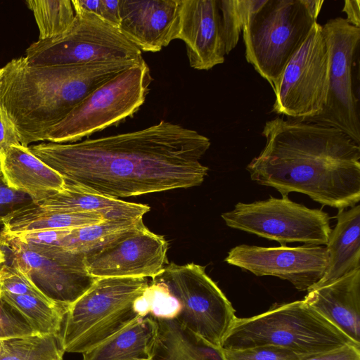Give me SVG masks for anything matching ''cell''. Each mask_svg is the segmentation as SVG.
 I'll return each instance as SVG.
<instances>
[{"label": "cell", "instance_id": "obj_1", "mask_svg": "<svg viewBox=\"0 0 360 360\" xmlns=\"http://www.w3.org/2000/svg\"><path fill=\"white\" fill-rule=\"evenodd\" d=\"M210 146L198 131L161 120L135 131L28 149L65 182L119 199L200 185L209 169L200 160Z\"/></svg>", "mask_w": 360, "mask_h": 360}, {"label": "cell", "instance_id": "obj_2", "mask_svg": "<svg viewBox=\"0 0 360 360\" xmlns=\"http://www.w3.org/2000/svg\"><path fill=\"white\" fill-rule=\"evenodd\" d=\"M266 144L247 165L258 184L308 195L339 210L360 200V146L332 127L277 117L266 122Z\"/></svg>", "mask_w": 360, "mask_h": 360}, {"label": "cell", "instance_id": "obj_3", "mask_svg": "<svg viewBox=\"0 0 360 360\" xmlns=\"http://www.w3.org/2000/svg\"><path fill=\"white\" fill-rule=\"evenodd\" d=\"M143 60L37 67L25 57L15 58L1 68L0 108L20 143L28 147L46 141L49 131L97 87Z\"/></svg>", "mask_w": 360, "mask_h": 360}, {"label": "cell", "instance_id": "obj_4", "mask_svg": "<svg viewBox=\"0 0 360 360\" xmlns=\"http://www.w3.org/2000/svg\"><path fill=\"white\" fill-rule=\"evenodd\" d=\"M147 278H101L69 306L60 339L67 352L82 353L100 345L150 313Z\"/></svg>", "mask_w": 360, "mask_h": 360}, {"label": "cell", "instance_id": "obj_5", "mask_svg": "<svg viewBox=\"0 0 360 360\" xmlns=\"http://www.w3.org/2000/svg\"><path fill=\"white\" fill-rule=\"evenodd\" d=\"M348 344L360 346L302 300L236 317L221 348L276 345L308 357Z\"/></svg>", "mask_w": 360, "mask_h": 360}, {"label": "cell", "instance_id": "obj_6", "mask_svg": "<svg viewBox=\"0 0 360 360\" xmlns=\"http://www.w3.org/2000/svg\"><path fill=\"white\" fill-rule=\"evenodd\" d=\"M323 0H264L243 28L248 63L273 88L301 46L321 11Z\"/></svg>", "mask_w": 360, "mask_h": 360}, {"label": "cell", "instance_id": "obj_7", "mask_svg": "<svg viewBox=\"0 0 360 360\" xmlns=\"http://www.w3.org/2000/svg\"><path fill=\"white\" fill-rule=\"evenodd\" d=\"M151 278L176 302L178 311L174 319L185 332L205 345L221 348L236 316L205 266L172 262Z\"/></svg>", "mask_w": 360, "mask_h": 360}, {"label": "cell", "instance_id": "obj_8", "mask_svg": "<svg viewBox=\"0 0 360 360\" xmlns=\"http://www.w3.org/2000/svg\"><path fill=\"white\" fill-rule=\"evenodd\" d=\"M153 82L145 60L118 73L78 103L47 133L46 141L77 142L131 117L144 103Z\"/></svg>", "mask_w": 360, "mask_h": 360}, {"label": "cell", "instance_id": "obj_9", "mask_svg": "<svg viewBox=\"0 0 360 360\" xmlns=\"http://www.w3.org/2000/svg\"><path fill=\"white\" fill-rule=\"evenodd\" d=\"M70 30L53 39L32 43L25 51L30 66H66L143 59L141 50L120 30L99 16L73 7Z\"/></svg>", "mask_w": 360, "mask_h": 360}, {"label": "cell", "instance_id": "obj_10", "mask_svg": "<svg viewBox=\"0 0 360 360\" xmlns=\"http://www.w3.org/2000/svg\"><path fill=\"white\" fill-rule=\"evenodd\" d=\"M322 30L330 57L327 101L321 114L305 121L338 129L360 146V28L337 17L328 20Z\"/></svg>", "mask_w": 360, "mask_h": 360}, {"label": "cell", "instance_id": "obj_11", "mask_svg": "<svg viewBox=\"0 0 360 360\" xmlns=\"http://www.w3.org/2000/svg\"><path fill=\"white\" fill-rule=\"evenodd\" d=\"M330 65L329 47L316 22L273 86V111L302 121L321 114L327 101Z\"/></svg>", "mask_w": 360, "mask_h": 360}, {"label": "cell", "instance_id": "obj_12", "mask_svg": "<svg viewBox=\"0 0 360 360\" xmlns=\"http://www.w3.org/2000/svg\"><path fill=\"white\" fill-rule=\"evenodd\" d=\"M221 216L229 227L276 240L281 245L293 242L326 245L332 231L328 213L296 203L288 196L238 202Z\"/></svg>", "mask_w": 360, "mask_h": 360}, {"label": "cell", "instance_id": "obj_13", "mask_svg": "<svg viewBox=\"0 0 360 360\" xmlns=\"http://www.w3.org/2000/svg\"><path fill=\"white\" fill-rule=\"evenodd\" d=\"M0 245L10 252L11 264L23 271L49 301L62 307L68 309L97 279L86 270L84 253L25 243L2 231Z\"/></svg>", "mask_w": 360, "mask_h": 360}, {"label": "cell", "instance_id": "obj_14", "mask_svg": "<svg viewBox=\"0 0 360 360\" xmlns=\"http://www.w3.org/2000/svg\"><path fill=\"white\" fill-rule=\"evenodd\" d=\"M167 250L165 237L142 222L84 253V262L96 278H153L168 264Z\"/></svg>", "mask_w": 360, "mask_h": 360}, {"label": "cell", "instance_id": "obj_15", "mask_svg": "<svg viewBox=\"0 0 360 360\" xmlns=\"http://www.w3.org/2000/svg\"><path fill=\"white\" fill-rule=\"evenodd\" d=\"M224 261L257 276L287 280L298 290L308 291L323 276L328 255L324 245L264 248L243 244L231 248Z\"/></svg>", "mask_w": 360, "mask_h": 360}, {"label": "cell", "instance_id": "obj_16", "mask_svg": "<svg viewBox=\"0 0 360 360\" xmlns=\"http://www.w3.org/2000/svg\"><path fill=\"white\" fill-rule=\"evenodd\" d=\"M175 39L185 43L193 69L208 70L223 63L226 53L218 0H181Z\"/></svg>", "mask_w": 360, "mask_h": 360}, {"label": "cell", "instance_id": "obj_17", "mask_svg": "<svg viewBox=\"0 0 360 360\" xmlns=\"http://www.w3.org/2000/svg\"><path fill=\"white\" fill-rule=\"evenodd\" d=\"M181 0H120L119 30L141 51L158 52L175 39Z\"/></svg>", "mask_w": 360, "mask_h": 360}, {"label": "cell", "instance_id": "obj_18", "mask_svg": "<svg viewBox=\"0 0 360 360\" xmlns=\"http://www.w3.org/2000/svg\"><path fill=\"white\" fill-rule=\"evenodd\" d=\"M303 300L360 345V268L311 288Z\"/></svg>", "mask_w": 360, "mask_h": 360}, {"label": "cell", "instance_id": "obj_19", "mask_svg": "<svg viewBox=\"0 0 360 360\" xmlns=\"http://www.w3.org/2000/svg\"><path fill=\"white\" fill-rule=\"evenodd\" d=\"M0 169L10 188L28 195L34 203L60 191L65 184L59 173L21 144L0 150Z\"/></svg>", "mask_w": 360, "mask_h": 360}, {"label": "cell", "instance_id": "obj_20", "mask_svg": "<svg viewBox=\"0 0 360 360\" xmlns=\"http://www.w3.org/2000/svg\"><path fill=\"white\" fill-rule=\"evenodd\" d=\"M335 218L336 225L326 245L328 264L323 276L312 288L332 283L360 268V205L339 210Z\"/></svg>", "mask_w": 360, "mask_h": 360}, {"label": "cell", "instance_id": "obj_21", "mask_svg": "<svg viewBox=\"0 0 360 360\" xmlns=\"http://www.w3.org/2000/svg\"><path fill=\"white\" fill-rule=\"evenodd\" d=\"M35 204L59 212H99L108 221L143 219L150 210L147 205L91 193L68 182L63 190Z\"/></svg>", "mask_w": 360, "mask_h": 360}, {"label": "cell", "instance_id": "obj_22", "mask_svg": "<svg viewBox=\"0 0 360 360\" xmlns=\"http://www.w3.org/2000/svg\"><path fill=\"white\" fill-rule=\"evenodd\" d=\"M158 333V319L150 313L84 352L82 360H155Z\"/></svg>", "mask_w": 360, "mask_h": 360}, {"label": "cell", "instance_id": "obj_23", "mask_svg": "<svg viewBox=\"0 0 360 360\" xmlns=\"http://www.w3.org/2000/svg\"><path fill=\"white\" fill-rule=\"evenodd\" d=\"M108 221L99 212H65L43 208L33 202L3 218V232L20 233L46 229H75Z\"/></svg>", "mask_w": 360, "mask_h": 360}, {"label": "cell", "instance_id": "obj_24", "mask_svg": "<svg viewBox=\"0 0 360 360\" xmlns=\"http://www.w3.org/2000/svg\"><path fill=\"white\" fill-rule=\"evenodd\" d=\"M0 297L22 316L36 333L60 334L68 309L32 295L2 292Z\"/></svg>", "mask_w": 360, "mask_h": 360}, {"label": "cell", "instance_id": "obj_25", "mask_svg": "<svg viewBox=\"0 0 360 360\" xmlns=\"http://www.w3.org/2000/svg\"><path fill=\"white\" fill-rule=\"evenodd\" d=\"M64 352L60 334L0 340V360H63Z\"/></svg>", "mask_w": 360, "mask_h": 360}, {"label": "cell", "instance_id": "obj_26", "mask_svg": "<svg viewBox=\"0 0 360 360\" xmlns=\"http://www.w3.org/2000/svg\"><path fill=\"white\" fill-rule=\"evenodd\" d=\"M39 30V40L58 37L71 27L75 12L70 0H27Z\"/></svg>", "mask_w": 360, "mask_h": 360}, {"label": "cell", "instance_id": "obj_27", "mask_svg": "<svg viewBox=\"0 0 360 360\" xmlns=\"http://www.w3.org/2000/svg\"><path fill=\"white\" fill-rule=\"evenodd\" d=\"M157 319L159 333L155 360H201L194 339L174 319Z\"/></svg>", "mask_w": 360, "mask_h": 360}, {"label": "cell", "instance_id": "obj_28", "mask_svg": "<svg viewBox=\"0 0 360 360\" xmlns=\"http://www.w3.org/2000/svg\"><path fill=\"white\" fill-rule=\"evenodd\" d=\"M142 222L143 219L105 221L75 229L56 246L68 251L86 253L104 244L120 232Z\"/></svg>", "mask_w": 360, "mask_h": 360}, {"label": "cell", "instance_id": "obj_29", "mask_svg": "<svg viewBox=\"0 0 360 360\" xmlns=\"http://www.w3.org/2000/svg\"><path fill=\"white\" fill-rule=\"evenodd\" d=\"M264 1L218 0L226 55L237 45L249 15L258 8Z\"/></svg>", "mask_w": 360, "mask_h": 360}, {"label": "cell", "instance_id": "obj_30", "mask_svg": "<svg viewBox=\"0 0 360 360\" xmlns=\"http://www.w3.org/2000/svg\"><path fill=\"white\" fill-rule=\"evenodd\" d=\"M221 349L226 360H302L307 358L290 349L276 345Z\"/></svg>", "mask_w": 360, "mask_h": 360}, {"label": "cell", "instance_id": "obj_31", "mask_svg": "<svg viewBox=\"0 0 360 360\" xmlns=\"http://www.w3.org/2000/svg\"><path fill=\"white\" fill-rule=\"evenodd\" d=\"M2 292L19 295H32L52 303L23 271L11 264H4L0 266V292Z\"/></svg>", "mask_w": 360, "mask_h": 360}, {"label": "cell", "instance_id": "obj_32", "mask_svg": "<svg viewBox=\"0 0 360 360\" xmlns=\"http://www.w3.org/2000/svg\"><path fill=\"white\" fill-rule=\"evenodd\" d=\"M34 333L22 316L0 297V340Z\"/></svg>", "mask_w": 360, "mask_h": 360}, {"label": "cell", "instance_id": "obj_33", "mask_svg": "<svg viewBox=\"0 0 360 360\" xmlns=\"http://www.w3.org/2000/svg\"><path fill=\"white\" fill-rule=\"evenodd\" d=\"M32 202V200L28 195L8 186L0 169V217L4 218Z\"/></svg>", "mask_w": 360, "mask_h": 360}, {"label": "cell", "instance_id": "obj_34", "mask_svg": "<svg viewBox=\"0 0 360 360\" xmlns=\"http://www.w3.org/2000/svg\"><path fill=\"white\" fill-rule=\"evenodd\" d=\"M72 230L46 229L9 234L25 243L49 246L57 245L62 239L70 234Z\"/></svg>", "mask_w": 360, "mask_h": 360}, {"label": "cell", "instance_id": "obj_35", "mask_svg": "<svg viewBox=\"0 0 360 360\" xmlns=\"http://www.w3.org/2000/svg\"><path fill=\"white\" fill-rule=\"evenodd\" d=\"M302 360H360V346L348 344Z\"/></svg>", "mask_w": 360, "mask_h": 360}, {"label": "cell", "instance_id": "obj_36", "mask_svg": "<svg viewBox=\"0 0 360 360\" xmlns=\"http://www.w3.org/2000/svg\"><path fill=\"white\" fill-rule=\"evenodd\" d=\"M18 144L20 143L15 128L0 108V150Z\"/></svg>", "mask_w": 360, "mask_h": 360}, {"label": "cell", "instance_id": "obj_37", "mask_svg": "<svg viewBox=\"0 0 360 360\" xmlns=\"http://www.w3.org/2000/svg\"><path fill=\"white\" fill-rule=\"evenodd\" d=\"M120 0H102V14L101 17L117 28L120 22Z\"/></svg>", "mask_w": 360, "mask_h": 360}, {"label": "cell", "instance_id": "obj_38", "mask_svg": "<svg viewBox=\"0 0 360 360\" xmlns=\"http://www.w3.org/2000/svg\"><path fill=\"white\" fill-rule=\"evenodd\" d=\"M342 11L345 13L347 22L360 28V1L345 0Z\"/></svg>", "mask_w": 360, "mask_h": 360}, {"label": "cell", "instance_id": "obj_39", "mask_svg": "<svg viewBox=\"0 0 360 360\" xmlns=\"http://www.w3.org/2000/svg\"><path fill=\"white\" fill-rule=\"evenodd\" d=\"M201 360H226L221 348H215L195 340Z\"/></svg>", "mask_w": 360, "mask_h": 360}, {"label": "cell", "instance_id": "obj_40", "mask_svg": "<svg viewBox=\"0 0 360 360\" xmlns=\"http://www.w3.org/2000/svg\"><path fill=\"white\" fill-rule=\"evenodd\" d=\"M6 261V252L4 250L3 248L0 245V266L2 264H4Z\"/></svg>", "mask_w": 360, "mask_h": 360}, {"label": "cell", "instance_id": "obj_41", "mask_svg": "<svg viewBox=\"0 0 360 360\" xmlns=\"http://www.w3.org/2000/svg\"><path fill=\"white\" fill-rule=\"evenodd\" d=\"M1 68H0V73H1Z\"/></svg>", "mask_w": 360, "mask_h": 360}]
</instances>
